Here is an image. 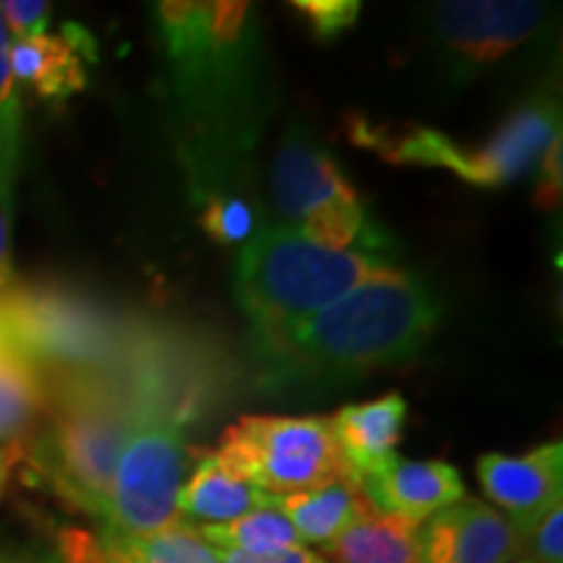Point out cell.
<instances>
[{
    "label": "cell",
    "instance_id": "cell-21",
    "mask_svg": "<svg viewBox=\"0 0 563 563\" xmlns=\"http://www.w3.org/2000/svg\"><path fill=\"white\" fill-rule=\"evenodd\" d=\"M256 214L251 203L238 196H207L203 199L199 228L207 232L214 243H241L253 232Z\"/></svg>",
    "mask_w": 563,
    "mask_h": 563
},
{
    "label": "cell",
    "instance_id": "cell-7",
    "mask_svg": "<svg viewBox=\"0 0 563 563\" xmlns=\"http://www.w3.org/2000/svg\"><path fill=\"white\" fill-rule=\"evenodd\" d=\"M543 3H498L462 0L435 5V34L462 66H490L538 32Z\"/></svg>",
    "mask_w": 563,
    "mask_h": 563
},
{
    "label": "cell",
    "instance_id": "cell-29",
    "mask_svg": "<svg viewBox=\"0 0 563 563\" xmlns=\"http://www.w3.org/2000/svg\"><path fill=\"white\" fill-rule=\"evenodd\" d=\"M0 563H60V559H47V555L34 553H0Z\"/></svg>",
    "mask_w": 563,
    "mask_h": 563
},
{
    "label": "cell",
    "instance_id": "cell-6",
    "mask_svg": "<svg viewBox=\"0 0 563 563\" xmlns=\"http://www.w3.org/2000/svg\"><path fill=\"white\" fill-rule=\"evenodd\" d=\"M211 454L269 498L352 481L332 422L319 415H245L222 433L220 446Z\"/></svg>",
    "mask_w": 563,
    "mask_h": 563
},
{
    "label": "cell",
    "instance_id": "cell-8",
    "mask_svg": "<svg viewBox=\"0 0 563 563\" xmlns=\"http://www.w3.org/2000/svg\"><path fill=\"white\" fill-rule=\"evenodd\" d=\"M522 534L481 498H462L418 530V563H514Z\"/></svg>",
    "mask_w": 563,
    "mask_h": 563
},
{
    "label": "cell",
    "instance_id": "cell-4",
    "mask_svg": "<svg viewBox=\"0 0 563 563\" xmlns=\"http://www.w3.org/2000/svg\"><path fill=\"white\" fill-rule=\"evenodd\" d=\"M559 133L561 110L551 91L519 104L481 146L456 144L433 129L394 133L382 125H371L363 118L350 125V139L357 146H368L391 165L443 167L477 188H498L522 178L538 165Z\"/></svg>",
    "mask_w": 563,
    "mask_h": 563
},
{
    "label": "cell",
    "instance_id": "cell-9",
    "mask_svg": "<svg viewBox=\"0 0 563 563\" xmlns=\"http://www.w3.org/2000/svg\"><path fill=\"white\" fill-rule=\"evenodd\" d=\"M477 481L485 496L506 519L525 534L548 511L561 506L563 498V446L561 441H548L543 446L519 456L483 454L477 460Z\"/></svg>",
    "mask_w": 563,
    "mask_h": 563
},
{
    "label": "cell",
    "instance_id": "cell-1",
    "mask_svg": "<svg viewBox=\"0 0 563 563\" xmlns=\"http://www.w3.org/2000/svg\"><path fill=\"white\" fill-rule=\"evenodd\" d=\"M439 302L405 269L373 274L285 334L256 342L269 386H332L405 363L426 347Z\"/></svg>",
    "mask_w": 563,
    "mask_h": 563
},
{
    "label": "cell",
    "instance_id": "cell-18",
    "mask_svg": "<svg viewBox=\"0 0 563 563\" xmlns=\"http://www.w3.org/2000/svg\"><path fill=\"white\" fill-rule=\"evenodd\" d=\"M100 543L110 563H220L217 548L201 538L199 527L183 522L139 538L102 534Z\"/></svg>",
    "mask_w": 563,
    "mask_h": 563
},
{
    "label": "cell",
    "instance_id": "cell-25",
    "mask_svg": "<svg viewBox=\"0 0 563 563\" xmlns=\"http://www.w3.org/2000/svg\"><path fill=\"white\" fill-rule=\"evenodd\" d=\"M563 139L561 133L555 136L548 150L540 157V180L538 188H534V203L540 209L553 211L559 209L561 203V188H563Z\"/></svg>",
    "mask_w": 563,
    "mask_h": 563
},
{
    "label": "cell",
    "instance_id": "cell-10",
    "mask_svg": "<svg viewBox=\"0 0 563 563\" xmlns=\"http://www.w3.org/2000/svg\"><path fill=\"white\" fill-rule=\"evenodd\" d=\"M272 199L287 228H300L334 203L361 199L332 154L302 131L287 133L272 165Z\"/></svg>",
    "mask_w": 563,
    "mask_h": 563
},
{
    "label": "cell",
    "instance_id": "cell-26",
    "mask_svg": "<svg viewBox=\"0 0 563 563\" xmlns=\"http://www.w3.org/2000/svg\"><path fill=\"white\" fill-rule=\"evenodd\" d=\"M13 183L16 175L0 173V295L16 285L11 264V224H13Z\"/></svg>",
    "mask_w": 563,
    "mask_h": 563
},
{
    "label": "cell",
    "instance_id": "cell-2",
    "mask_svg": "<svg viewBox=\"0 0 563 563\" xmlns=\"http://www.w3.org/2000/svg\"><path fill=\"white\" fill-rule=\"evenodd\" d=\"M129 422L121 368L47 371L45 415L37 431L19 443L21 462L68 506L102 519Z\"/></svg>",
    "mask_w": 563,
    "mask_h": 563
},
{
    "label": "cell",
    "instance_id": "cell-14",
    "mask_svg": "<svg viewBox=\"0 0 563 563\" xmlns=\"http://www.w3.org/2000/svg\"><path fill=\"white\" fill-rule=\"evenodd\" d=\"M47 407V371L0 332V446L37 431Z\"/></svg>",
    "mask_w": 563,
    "mask_h": 563
},
{
    "label": "cell",
    "instance_id": "cell-19",
    "mask_svg": "<svg viewBox=\"0 0 563 563\" xmlns=\"http://www.w3.org/2000/svg\"><path fill=\"white\" fill-rule=\"evenodd\" d=\"M199 532L209 545L220 548V551H238L249 555H272L287 551V548L302 545L292 525L274 506L256 509L224 525H203L199 527Z\"/></svg>",
    "mask_w": 563,
    "mask_h": 563
},
{
    "label": "cell",
    "instance_id": "cell-28",
    "mask_svg": "<svg viewBox=\"0 0 563 563\" xmlns=\"http://www.w3.org/2000/svg\"><path fill=\"white\" fill-rule=\"evenodd\" d=\"M21 462V449L19 446H0V501H3L5 490H9L11 475Z\"/></svg>",
    "mask_w": 563,
    "mask_h": 563
},
{
    "label": "cell",
    "instance_id": "cell-23",
    "mask_svg": "<svg viewBox=\"0 0 563 563\" xmlns=\"http://www.w3.org/2000/svg\"><path fill=\"white\" fill-rule=\"evenodd\" d=\"M522 555L530 563H563V509L555 506L522 534Z\"/></svg>",
    "mask_w": 563,
    "mask_h": 563
},
{
    "label": "cell",
    "instance_id": "cell-30",
    "mask_svg": "<svg viewBox=\"0 0 563 563\" xmlns=\"http://www.w3.org/2000/svg\"><path fill=\"white\" fill-rule=\"evenodd\" d=\"M514 563H530V561H525V559H522V561H514Z\"/></svg>",
    "mask_w": 563,
    "mask_h": 563
},
{
    "label": "cell",
    "instance_id": "cell-12",
    "mask_svg": "<svg viewBox=\"0 0 563 563\" xmlns=\"http://www.w3.org/2000/svg\"><path fill=\"white\" fill-rule=\"evenodd\" d=\"M95 40L81 26H63L60 34L13 40L11 70L40 100L63 102L87 87L84 60H95Z\"/></svg>",
    "mask_w": 563,
    "mask_h": 563
},
{
    "label": "cell",
    "instance_id": "cell-17",
    "mask_svg": "<svg viewBox=\"0 0 563 563\" xmlns=\"http://www.w3.org/2000/svg\"><path fill=\"white\" fill-rule=\"evenodd\" d=\"M418 530L420 525L371 509L323 545V559L327 563H418Z\"/></svg>",
    "mask_w": 563,
    "mask_h": 563
},
{
    "label": "cell",
    "instance_id": "cell-31",
    "mask_svg": "<svg viewBox=\"0 0 563 563\" xmlns=\"http://www.w3.org/2000/svg\"><path fill=\"white\" fill-rule=\"evenodd\" d=\"M102 545V543H100ZM104 559H108V555H104ZM108 563H110V559H108Z\"/></svg>",
    "mask_w": 563,
    "mask_h": 563
},
{
    "label": "cell",
    "instance_id": "cell-15",
    "mask_svg": "<svg viewBox=\"0 0 563 563\" xmlns=\"http://www.w3.org/2000/svg\"><path fill=\"white\" fill-rule=\"evenodd\" d=\"M272 506L292 525L300 543L308 545H329L365 511L373 509L361 483L355 481H340L306 493L274 498Z\"/></svg>",
    "mask_w": 563,
    "mask_h": 563
},
{
    "label": "cell",
    "instance_id": "cell-24",
    "mask_svg": "<svg viewBox=\"0 0 563 563\" xmlns=\"http://www.w3.org/2000/svg\"><path fill=\"white\" fill-rule=\"evenodd\" d=\"M0 16L5 21L11 40H30L47 32L51 5L42 0H5L0 3Z\"/></svg>",
    "mask_w": 563,
    "mask_h": 563
},
{
    "label": "cell",
    "instance_id": "cell-16",
    "mask_svg": "<svg viewBox=\"0 0 563 563\" xmlns=\"http://www.w3.org/2000/svg\"><path fill=\"white\" fill-rule=\"evenodd\" d=\"M272 501L266 493L232 475L214 454H201L191 477L180 485L178 514L224 525L256 509H269Z\"/></svg>",
    "mask_w": 563,
    "mask_h": 563
},
{
    "label": "cell",
    "instance_id": "cell-3",
    "mask_svg": "<svg viewBox=\"0 0 563 563\" xmlns=\"http://www.w3.org/2000/svg\"><path fill=\"white\" fill-rule=\"evenodd\" d=\"M376 253L334 251L287 224L253 235L241 251L235 292L256 342L285 334L373 274L389 269Z\"/></svg>",
    "mask_w": 563,
    "mask_h": 563
},
{
    "label": "cell",
    "instance_id": "cell-27",
    "mask_svg": "<svg viewBox=\"0 0 563 563\" xmlns=\"http://www.w3.org/2000/svg\"><path fill=\"white\" fill-rule=\"evenodd\" d=\"M217 555H220V563H327L323 555L313 553L311 548L306 545L287 548V551H279L272 555H249L238 551H220V548H217Z\"/></svg>",
    "mask_w": 563,
    "mask_h": 563
},
{
    "label": "cell",
    "instance_id": "cell-22",
    "mask_svg": "<svg viewBox=\"0 0 563 563\" xmlns=\"http://www.w3.org/2000/svg\"><path fill=\"white\" fill-rule=\"evenodd\" d=\"M292 9L308 21V26L319 40L340 37L342 32L352 30L361 16L357 0H295Z\"/></svg>",
    "mask_w": 563,
    "mask_h": 563
},
{
    "label": "cell",
    "instance_id": "cell-5",
    "mask_svg": "<svg viewBox=\"0 0 563 563\" xmlns=\"http://www.w3.org/2000/svg\"><path fill=\"white\" fill-rule=\"evenodd\" d=\"M0 332L45 371H110L139 334L118 316L55 287H16L0 295Z\"/></svg>",
    "mask_w": 563,
    "mask_h": 563
},
{
    "label": "cell",
    "instance_id": "cell-11",
    "mask_svg": "<svg viewBox=\"0 0 563 563\" xmlns=\"http://www.w3.org/2000/svg\"><path fill=\"white\" fill-rule=\"evenodd\" d=\"M361 488L373 509L412 525H422L464 498L460 470L441 460L415 462L394 456L378 473L363 477Z\"/></svg>",
    "mask_w": 563,
    "mask_h": 563
},
{
    "label": "cell",
    "instance_id": "cell-20",
    "mask_svg": "<svg viewBox=\"0 0 563 563\" xmlns=\"http://www.w3.org/2000/svg\"><path fill=\"white\" fill-rule=\"evenodd\" d=\"M11 34L0 16V173L16 175L21 159V100L11 70Z\"/></svg>",
    "mask_w": 563,
    "mask_h": 563
},
{
    "label": "cell",
    "instance_id": "cell-13",
    "mask_svg": "<svg viewBox=\"0 0 563 563\" xmlns=\"http://www.w3.org/2000/svg\"><path fill=\"white\" fill-rule=\"evenodd\" d=\"M405 420L407 402L402 394H386L365 405H347L329 418L352 481L361 483L399 456L397 446L402 441Z\"/></svg>",
    "mask_w": 563,
    "mask_h": 563
}]
</instances>
